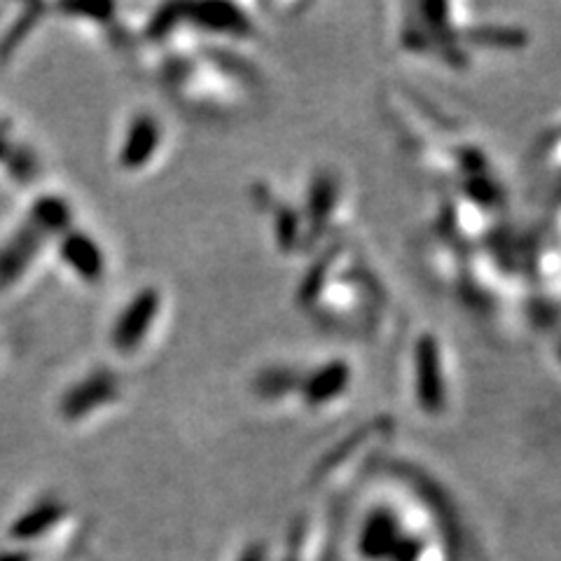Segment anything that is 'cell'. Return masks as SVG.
Segmentation results:
<instances>
[{
	"instance_id": "obj_1",
	"label": "cell",
	"mask_w": 561,
	"mask_h": 561,
	"mask_svg": "<svg viewBox=\"0 0 561 561\" xmlns=\"http://www.w3.org/2000/svg\"><path fill=\"white\" fill-rule=\"evenodd\" d=\"M68 206L59 197H47L33 206L22 227L0 245V290H8L31 270L35 255L43 251L49 237L64 234L68 225Z\"/></svg>"
},
{
	"instance_id": "obj_2",
	"label": "cell",
	"mask_w": 561,
	"mask_h": 561,
	"mask_svg": "<svg viewBox=\"0 0 561 561\" xmlns=\"http://www.w3.org/2000/svg\"><path fill=\"white\" fill-rule=\"evenodd\" d=\"M115 393L117 391L113 377L105 373H90V377L80 379L66 391V396L61 398V414L68 421H82L87 416H92L94 410H99L103 402L113 400Z\"/></svg>"
},
{
	"instance_id": "obj_3",
	"label": "cell",
	"mask_w": 561,
	"mask_h": 561,
	"mask_svg": "<svg viewBox=\"0 0 561 561\" xmlns=\"http://www.w3.org/2000/svg\"><path fill=\"white\" fill-rule=\"evenodd\" d=\"M154 307H157V295L152 290H146L138 297H134V302H129V307L119 313V319L113 328L111 340H113L115 348L129 351L140 344V340H144V332L154 316Z\"/></svg>"
},
{
	"instance_id": "obj_4",
	"label": "cell",
	"mask_w": 561,
	"mask_h": 561,
	"mask_svg": "<svg viewBox=\"0 0 561 561\" xmlns=\"http://www.w3.org/2000/svg\"><path fill=\"white\" fill-rule=\"evenodd\" d=\"M59 253L64 265L84 280H94L103 274V255L94 239L82 232L61 234Z\"/></svg>"
},
{
	"instance_id": "obj_5",
	"label": "cell",
	"mask_w": 561,
	"mask_h": 561,
	"mask_svg": "<svg viewBox=\"0 0 561 561\" xmlns=\"http://www.w3.org/2000/svg\"><path fill=\"white\" fill-rule=\"evenodd\" d=\"M157 140V127L152 119H136L129 127L125 144H122V162L127 167H138L146 162V157L152 152Z\"/></svg>"
},
{
	"instance_id": "obj_6",
	"label": "cell",
	"mask_w": 561,
	"mask_h": 561,
	"mask_svg": "<svg viewBox=\"0 0 561 561\" xmlns=\"http://www.w3.org/2000/svg\"><path fill=\"white\" fill-rule=\"evenodd\" d=\"M0 167H5L14 179L24 181L26 175L33 171V160L31 154L26 152V148H22L20 140H14L10 134V127L0 119Z\"/></svg>"
}]
</instances>
